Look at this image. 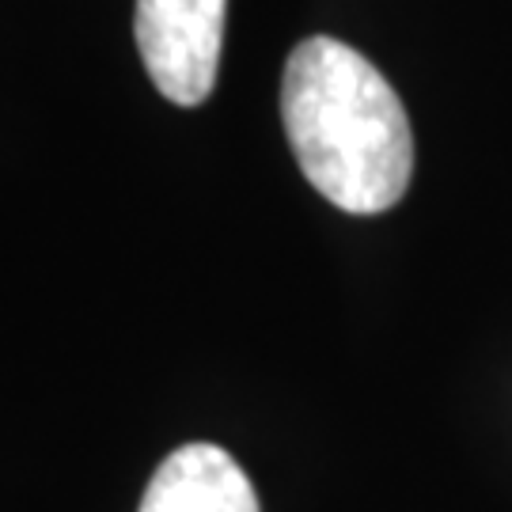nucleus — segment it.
<instances>
[{
  "label": "nucleus",
  "mask_w": 512,
  "mask_h": 512,
  "mask_svg": "<svg viewBox=\"0 0 512 512\" xmlns=\"http://www.w3.org/2000/svg\"><path fill=\"white\" fill-rule=\"evenodd\" d=\"M285 137L304 179L330 205L372 217L414 175V133L384 73L338 38H304L281 80Z\"/></svg>",
  "instance_id": "f257e3e1"
},
{
  "label": "nucleus",
  "mask_w": 512,
  "mask_h": 512,
  "mask_svg": "<svg viewBox=\"0 0 512 512\" xmlns=\"http://www.w3.org/2000/svg\"><path fill=\"white\" fill-rule=\"evenodd\" d=\"M228 0H137V50L156 92L198 107L217 84Z\"/></svg>",
  "instance_id": "f03ea898"
},
{
  "label": "nucleus",
  "mask_w": 512,
  "mask_h": 512,
  "mask_svg": "<svg viewBox=\"0 0 512 512\" xmlns=\"http://www.w3.org/2000/svg\"><path fill=\"white\" fill-rule=\"evenodd\" d=\"M137 512H262L251 478L217 444H183L156 467Z\"/></svg>",
  "instance_id": "7ed1b4c3"
}]
</instances>
